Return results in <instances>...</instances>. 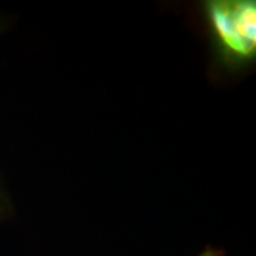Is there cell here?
<instances>
[{"label": "cell", "instance_id": "3", "mask_svg": "<svg viewBox=\"0 0 256 256\" xmlns=\"http://www.w3.org/2000/svg\"><path fill=\"white\" fill-rule=\"evenodd\" d=\"M0 198H2V194H0Z\"/></svg>", "mask_w": 256, "mask_h": 256}, {"label": "cell", "instance_id": "1", "mask_svg": "<svg viewBox=\"0 0 256 256\" xmlns=\"http://www.w3.org/2000/svg\"><path fill=\"white\" fill-rule=\"evenodd\" d=\"M203 14L220 69L240 72L255 62V0H208Z\"/></svg>", "mask_w": 256, "mask_h": 256}, {"label": "cell", "instance_id": "2", "mask_svg": "<svg viewBox=\"0 0 256 256\" xmlns=\"http://www.w3.org/2000/svg\"><path fill=\"white\" fill-rule=\"evenodd\" d=\"M200 256H224V252L222 250H215V249L206 248Z\"/></svg>", "mask_w": 256, "mask_h": 256}]
</instances>
